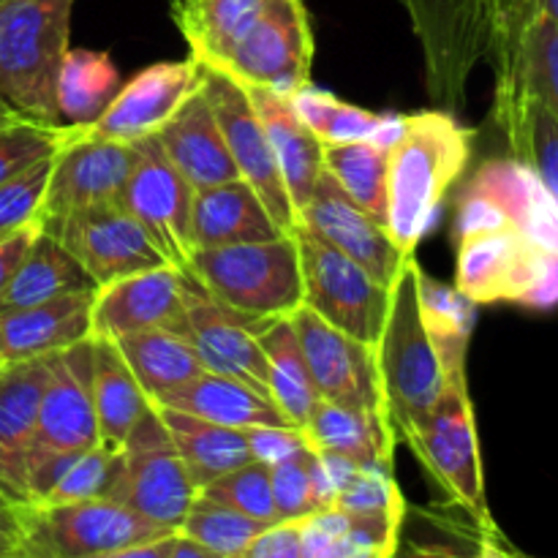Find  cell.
Returning <instances> with one entry per match:
<instances>
[{"label": "cell", "mask_w": 558, "mask_h": 558, "mask_svg": "<svg viewBox=\"0 0 558 558\" xmlns=\"http://www.w3.org/2000/svg\"><path fill=\"white\" fill-rule=\"evenodd\" d=\"M474 131L450 112L425 109L403 114L390 142L387 169V232L403 254H414L434 223L445 194L461 178Z\"/></svg>", "instance_id": "6da1fadb"}, {"label": "cell", "mask_w": 558, "mask_h": 558, "mask_svg": "<svg viewBox=\"0 0 558 558\" xmlns=\"http://www.w3.org/2000/svg\"><path fill=\"white\" fill-rule=\"evenodd\" d=\"M76 0L0 3V101L20 118L60 123L58 74L69 52Z\"/></svg>", "instance_id": "7a4b0ae2"}, {"label": "cell", "mask_w": 558, "mask_h": 558, "mask_svg": "<svg viewBox=\"0 0 558 558\" xmlns=\"http://www.w3.org/2000/svg\"><path fill=\"white\" fill-rule=\"evenodd\" d=\"M417 270L420 262L409 254L401 276L392 283L390 311L374 347L381 403L396 436L428 417L447 390L445 368L420 316Z\"/></svg>", "instance_id": "3957f363"}, {"label": "cell", "mask_w": 558, "mask_h": 558, "mask_svg": "<svg viewBox=\"0 0 558 558\" xmlns=\"http://www.w3.org/2000/svg\"><path fill=\"white\" fill-rule=\"evenodd\" d=\"M189 278L207 298L254 319H281L303 305V276L292 234L196 248Z\"/></svg>", "instance_id": "277c9868"}, {"label": "cell", "mask_w": 558, "mask_h": 558, "mask_svg": "<svg viewBox=\"0 0 558 558\" xmlns=\"http://www.w3.org/2000/svg\"><path fill=\"white\" fill-rule=\"evenodd\" d=\"M558 251L515 227L458 234V292L474 305L518 303L550 311L556 303Z\"/></svg>", "instance_id": "5b68a950"}, {"label": "cell", "mask_w": 558, "mask_h": 558, "mask_svg": "<svg viewBox=\"0 0 558 558\" xmlns=\"http://www.w3.org/2000/svg\"><path fill=\"white\" fill-rule=\"evenodd\" d=\"M403 439L452 507L472 518L483 532L499 534L485 499L483 458L466 374L447 376V390L434 412L407 430Z\"/></svg>", "instance_id": "8992f818"}, {"label": "cell", "mask_w": 558, "mask_h": 558, "mask_svg": "<svg viewBox=\"0 0 558 558\" xmlns=\"http://www.w3.org/2000/svg\"><path fill=\"white\" fill-rule=\"evenodd\" d=\"M163 529L112 499L20 507V558H85L167 537Z\"/></svg>", "instance_id": "52a82bcc"}, {"label": "cell", "mask_w": 558, "mask_h": 558, "mask_svg": "<svg viewBox=\"0 0 558 558\" xmlns=\"http://www.w3.org/2000/svg\"><path fill=\"white\" fill-rule=\"evenodd\" d=\"M303 276V305L336 330L374 349L390 311V287H381L357 262L343 256L305 227H294Z\"/></svg>", "instance_id": "ba28073f"}, {"label": "cell", "mask_w": 558, "mask_h": 558, "mask_svg": "<svg viewBox=\"0 0 558 558\" xmlns=\"http://www.w3.org/2000/svg\"><path fill=\"white\" fill-rule=\"evenodd\" d=\"M196 496L194 480L185 472L156 407H150L118 450V472L104 499L178 532Z\"/></svg>", "instance_id": "9c48e42d"}, {"label": "cell", "mask_w": 558, "mask_h": 558, "mask_svg": "<svg viewBox=\"0 0 558 558\" xmlns=\"http://www.w3.org/2000/svg\"><path fill=\"white\" fill-rule=\"evenodd\" d=\"M311 63L314 31L305 0H265L248 31L216 71H223L243 87L292 98L311 85Z\"/></svg>", "instance_id": "30bf717a"}, {"label": "cell", "mask_w": 558, "mask_h": 558, "mask_svg": "<svg viewBox=\"0 0 558 558\" xmlns=\"http://www.w3.org/2000/svg\"><path fill=\"white\" fill-rule=\"evenodd\" d=\"M515 227L558 251L556 194L515 158L483 163L458 199V234Z\"/></svg>", "instance_id": "8fae6325"}, {"label": "cell", "mask_w": 558, "mask_h": 558, "mask_svg": "<svg viewBox=\"0 0 558 558\" xmlns=\"http://www.w3.org/2000/svg\"><path fill=\"white\" fill-rule=\"evenodd\" d=\"M134 145L136 163L123 185L120 205L153 240L163 262L189 276L191 256L196 251L191 238V210H194L196 191L167 161L153 136Z\"/></svg>", "instance_id": "7c38bea8"}, {"label": "cell", "mask_w": 558, "mask_h": 558, "mask_svg": "<svg viewBox=\"0 0 558 558\" xmlns=\"http://www.w3.org/2000/svg\"><path fill=\"white\" fill-rule=\"evenodd\" d=\"M134 163L136 145L107 140L90 125H71V134L52 156L38 216L41 227L85 207L118 202Z\"/></svg>", "instance_id": "4fadbf2b"}, {"label": "cell", "mask_w": 558, "mask_h": 558, "mask_svg": "<svg viewBox=\"0 0 558 558\" xmlns=\"http://www.w3.org/2000/svg\"><path fill=\"white\" fill-rule=\"evenodd\" d=\"M202 90L210 101L240 180H245L259 194L272 221L283 232L292 234L294 227H298V213L289 202L287 185H283L281 172H278L265 125H262L259 114L251 104L248 90L223 71L205 69V65H202Z\"/></svg>", "instance_id": "5bb4252c"}, {"label": "cell", "mask_w": 558, "mask_h": 558, "mask_svg": "<svg viewBox=\"0 0 558 558\" xmlns=\"http://www.w3.org/2000/svg\"><path fill=\"white\" fill-rule=\"evenodd\" d=\"M44 229L80 262L96 287L167 265L120 199L76 210L44 223Z\"/></svg>", "instance_id": "9a60e30c"}, {"label": "cell", "mask_w": 558, "mask_h": 558, "mask_svg": "<svg viewBox=\"0 0 558 558\" xmlns=\"http://www.w3.org/2000/svg\"><path fill=\"white\" fill-rule=\"evenodd\" d=\"M98 445L93 412V352L90 338L52 354L47 385L38 401L36 434L27 452V472L41 458L58 452H85Z\"/></svg>", "instance_id": "2e32d148"}, {"label": "cell", "mask_w": 558, "mask_h": 558, "mask_svg": "<svg viewBox=\"0 0 558 558\" xmlns=\"http://www.w3.org/2000/svg\"><path fill=\"white\" fill-rule=\"evenodd\" d=\"M300 227L308 229L327 245L357 262L381 287H390L401 276L407 256L390 238L387 227L354 205L341 185L327 172L319 174L308 202L298 216Z\"/></svg>", "instance_id": "e0dca14e"}, {"label": "cell", "mask_w": 558, "mask_h": 558, "mask_svg": "<svg viewBox=\"0 0 558 558\" xmlns=\"http://www.w3.org/2000/svg\"><path fill=\"white\" fill-rule=\"evenodd\" d=\"M289 322L322 401L352 409H385L374 349L330 327L305 305L289 314Z\"/></svg>", "instance_id": "ac0fdd59"}, {"label": "cell", "mask_w": 558, "mask_h": 558, "mask_svg": "<svg viewBox=\"0 0 558 558\" xmlns=\"http://www.w3.org/2000/svg\"><path fill=\"white\" fill-rule=\"evenodd\" d=\"M272 319H254L207 298L189 278L185 314L178 336L194 347L205 371L232 376L267 398L265 352L259 347L262 327Z\"/></svg>", "instance_id": "d6986e66"}, {"label": "cell", "mask_w": 558, "mask_h": 558, "mask_svg": "<svg viewBox=\"0 0 558 558\" xmlns=\"http://www.w3.org/2000/svg\"><path fill=\"white\" fill-rule=\"evenodd\" d=\"M189 276L161 265L96 287L90 303V338L118 341L142 330L178 332L185 314Z\"/></svg>", "instance_id": "ffe728a7"}, {"label": "cell", "mask_w": 558, "mask_h": 558, "mask_svg": "<svg viewBox=\"0 0 558 558\" xmlns=\"http://www.w3.org/2000/svg\"><path fill=\"white\" fill-rule=\"evenodd\" d=\"M199 82L202 65L194 58L147 65L120 85L118 96L90 129L125 145L156 136V131L178 112L180 104L199 87Z\"/></svg>", "instance_id": "44dd1931"}, {"label": "cell", "mask_w": 558, "mask_h": 558, "mask_svg": "<svg viewBox=\"0 0 558 558\" xmlns=\"http://www.w3.org/2000/svg\"><path fill=\"white\" fill-rule=\"evenodd\" d=\"M49 365L52 354L0 363V490L20 507L27 505V452Z\"/></svg>", "instance_id": "7402d4cb"}, {"label": "cell", "mask_w": 558, "mask_h": 558, "mask_svg": "<svg viewBox=\"0 0 558 558\" xmlns=\"http://www.w3.org/2000/svg\"><path fill=\"white\" fill-rule=\"evenodd\" d=\"M425 47L434 80L445 71L447 90H461L466 71L494 47V36L474 0H403Z\"/></svg>", "instance_id": "603a6c76"}, {"label": "cell", "mask_w": 558, "mask_h": 558, "mask_svg": "<svg viewBox=\"0 0 558 558\" xmlns=\"http://www.w3.org/2000/svg\"><path fill=\"white\" fill-rule=\"evenodd\" d=\"M153 140L158 142L167 161L183 174L185 183L194 191L240 178L232 156L227 150L221 129H218L210 101H207L205 90H202V82L180 104L178 112L156 131Z\"/></svg>", "instance_id": "cb8c5ba5"}, {"label": "cell", "mask_w": 558, "mask_h": 558, "mask_svg": "<svg viewBox=\"0 0 558 558\" xmlns=\"http://www.w3.org/2000/svg\"><path fill=\"white\" fill-rule=\"evenodd\" d=\"M93 292L96 289L0 314V363L47 357L90 338Z\"/></svg>", "instance_id": "d4e9b609"}, {"label": "cell", "mask_w": 558, "mask_h": 558, "mask_svg": "<svg viewBox=\"0 0 558 558\" xmlns=\"http://www.w3.org/2000/svg\"><path fill=\"white\" fill-rule=\"evenodd\" d=\"M311 450L336 456L360 466H392L396 428L385 409H352L330 401H316L300 428Z\"/></svg>", "instance_id": "484cf974"}, {"label": "cell", "mask_w": 558, "mask_h": 558, "mask_svg": "<svg viewBox=\"0 0 558 558\" xmlns=\"http://www.w3.org/2000/svg\"><path fill=\"white\" fill-rule=\"evenodd\" d=\"M281 234L287 232L272 221L265 202L245 180L234 178L194 194V210H191L194 248L262 243Z\"/></svg>", "instance_id": "4316f807"}, {"label": "cell", "mask_w": 558, "mask_h": 558, "mask_svg": "<svg viewBox=\"0 0 558 558\" xmlns=\"http://www.w3.org/2000/svg\"><path fill=\"white\" fill-rule=\"evenodd\" d=\"M245 90H248L251 104H254L256 114L265 125L267 142H270V150L276 156L283 185H287L289 202L300 216L311 191H314V183L325 172V163H322V147L325 145L294 112L292 98L270 90H256V87H245Z\"/></svg>", "instance_id": "83f0119b"}, {"label": "cell", "mask_w": 558, "mask_h": 558, "mask_svg": "<svg viewBox=\"0 0 558 558\" xmlns=\"http://www.w3.org/2000/svg\"><path fill=\"white\" fill-rule=\"evenodd\" d=\"M153 407L178 409V412L194 414L207 423L240 430L259 428V425H276V428L292 425L278 412L270 398L251 390L248 385L232 379V376L213 374V371H202L199 376L180 385L178 390L153 401Z\"/></svg>", "instance_id": "f1b7e54d"}, {"label": "cell", "mask_w": 558, "mask_h": 558, "mask_svg": "<svg viewBox=\"0 0 558 558\" xmlns=\"http://www.w3.org/2000/svg\"><path fill=\"white\" fill-rule=\"evenodd\" d=\"M403 518L407 512H349L327 507L303 518L305 558H390Z\"/></svg>", "instance_id": "f546056e"}, {"label": "cell", "mask_w": 558, "mask_h": 558, "mask_svg": "<svg viewBox=\"0 0 558 558\" xmlns=\"http://www.w3.org/2000/svg\"><path fill=\"white\" fill-rule=\"evenodd\" d=\"M156 412L167 428L169 439H172L174 450H178L180 461H183L185 472L194 480L196 490L229 474L232 469L254 461L245 430L207 423V420L169 407H156Z\"/></svg>", "instance_id": "4dcf8cb0"}, {"label": "cell", "mask_w": 558, "mask_h": 558, "mask_svg": "<svg viewBox=\"0 0 558 558\" xmlns=\"http://www.w3.org/2000/svg\"><path fill=\"white\" fill-rule=\"evenodd\" d=\"M93 352V412L98 445L118 452L142 414L153 407L112 341L90 338Z\"/></svg>", "instance_id": "1f68e13d"}, {"label": "cell", "mask_w": 558, "mask_h": 558, "mask_svg": "<svg viewBox=\"0 0 558 558\" xmlns=\"http://www.w3.org/2000/svg\"><path fill=\"white\" fill-rule=\"evenodd\" d=\"M90 289H96V283L82 270L80 262L41 227L0 298V314L49 303L65 294L90 292Z\"/></svg>", "instance_id": "d6a6232c"}, {"label": "cell", "mask_w": 558, "mask_h": 558, "mask_svg": "<svg viewBox=\"0 0 558 558\" xmlns=\"http://www.w3.org/2000/svg\"><path fill=\"white\" fill-rule=\"evenodd\" d=\"M265 0H174L172 20L189 44V58L221 69Z\"/></svg>", "instance_id": "836d02e7"}, {"label": "cell", "mask_w": 558, "mask_h": 558, "mask_svg": "<svg viewBox=\"0 0 558 558\" xmlns=\"http://www.w3.org/2000/svg\"><path fill=\"white\" fill-rule=\"evenodd\" d=\"M496 123L510 140L512 158L526 163L558 194V112L521 93H496Z\"/></svg>", "instance_id": "e575fe53"}, {"label": "cell", "mask_w": 558, "mask_h": 558, "mask_svg": "<svg viewBox=\"0 0 558 558\" xmlns=\"http://www.w3.org/2000/svg\"><path fill=\"white\" fill-rule=\"evenodd\" d=\"M123 354L125 365L131 368L134 379L140 381L142 392L158 401L167 392L178 390L180 385L191 381L205 371L202 360L196 357L194 347L183 336L172 330H142L112 341Z\"/></svg>", "instance_id": "d590c367"}, {"label": "cell", "mask_w": 558, "mask_h": 558, "mask_svg": "<svg viewBox=\"0 0 558 558\" xmlns=\"http://www.w3.org/2000/svg\"><path fill=\"white\" fill-rule=\"evenodd\" d=\"M259 347L265 352L267 398L276 403L278 412L294 428H303V423L308 420L311 409L319 401V396L314 390L303 349H300V341L294 336V327L289 322V316L272 319L262 327Z\"/></svg>", "instance_id": "8d00e7d4"}, {"label": "cell", "mask_w": 558, "mask_h": 558, "mask_svg": "<svg viewBox=\"0 0 558 558\" xmlns=\"http://www.w3.org/2000/svg\"><path fill=\"white\" fill-rule=\"evenodd\" d=\"M417 305L445 376L466 374V354L477 305L466 294L458 292V287L430 278L423 267L417 270Z\"/></svg>", "instance_id": "74e56055"}, {"label": "cell", "mask_w": 558, "mask_h": 558, "mask_svg": "<svg viewBox=\"0 0 558 558\" xmlns=\"http://www.w3.org/2000/svg\"><path fill=\"white\" fill-rule=\"evenodd\" d=\"M120 74L109 52L71 49L58 74V114L63 125H93L120 90Z\"/></svg>", "instance_id": "f35d334b"}, {"label": "cell", "mask_w": 558, "mask_h": 558, "mask_svg": "<svg viewBox=\"0 0 558 558\" xmlns=\"http://www.w3.org/2000/svg\"><path fill=\"white\" fill-rule=\"evenodd\" d=\"M294 112L319 136L322 145L376 140L390 145L401 125V114H376L371 109L341 101L332 93L308 85L292 96Z\"/></svg>", "instance_id": "ab89813d"}, {"label": "cell", "mask_w": 558, "mask_h": 558, "mask_svg": "<svg viewBox=\"0 0 558 558\" xmlns=\"http://www.w3.org/2000/svg\"><path fill=\"white\" fill-rule=\"evenodd\" d=\"M325 172L341 185L343 194L368 216L387 227V169L390 145L376 140L338 142L322 147Z\"/></svg>", "instance_id": "60d3db41"}, {"label": "cell", "mask_w": 558, "mask_h": 558, "mask_svg": "<svg viewBox=\"0 0 558 558\" xmlns=\"http://www.w3.org/2000/svg\"><path fill=\"white\" fill-rule=\"evenodd\" d=\"M425 521L434 526L436 537H407L398 534L390 558H512L501 548L499 534H488L474 521L458 523L450 515L425 512Z\"/></svg>", "instance_id": "b9f144b4"}, {"label": "cell", "mask_w": 558, "mask_h": 558, "mask_svg": "<svg viewBox=\"0 0 558 558\" xmlns=\"http://www.w3.org/2000/svg\"><path fill=\"white\" fill-rule=\"evenodd\" d=\"M265 526L267 523L254 521V518L243 515V512L232 510L227 505H218V501L199 494L194 505L189 507V512H185L183 523L178 526V534L194 539V543L213 550V554L238 558Z\"/></svg>", "instance_id": "7bdbcfd3"}, {"label": "cell", "mask_w": 558, "mask_h": 558, "mask_svg": "<svg viewBox=\"0 0 558 558\" xmlns=\"http://www.w3.org/2000/svg\"><path fill=\"white\" fill-rule=\"evenodd\" d=\"M207 499L227 505L232 510L243 512V515L254 518L259 523H278L276 501H272L270 488V466L259 461H248L243 466L232 469L223 477L213 480L210 485L199 490Z\"/></svg>", "instance_id": "ee69618b"}, {"label": "cell", "mask_w": 558, "mask_h": 558, "mask_svg": "<svg viewBox=\"0 0 558 558\" xmlns=\"http://www.w3.org/2000/svg\"><path fill=\"white\" fill-rule=\"evenodd\" d=\"M71 125L36 123V120L20 118L0 129V183L20 174L22 169L54 156Z\"/></svg>", "instance_id": "f6af8a7d"}, {"label": "cell", "mask_w": 558, "mask_h": 558, "mask_svg": "<svg viewBox=\"0 0 558 558\" xmlns=\"http://www.w3.org/2000/svg\"><path fill=\"white\" fill-rule=\"evenodd\" d=\"M114 472H118V452L107 450V447L96 445L90 450L80 452L65 469L60 483L54 485L52 494L38 505H63V501H85L98 499L107 494L112 485Z\"/></svg>", "instance_id": "bcb514c9"}, {"label": "cell", "mask_w": 558, "mask_h": 558, "mask_svg": "<svg viewBox=\"0 0 558 558\" xmlns=\"http://www.w3.org/2000/svg\"><path fill=\"white\" fill-rule=\"evenodd\" d=\"M49 169H52V156L0 183V238L38 221L44 194H47Z\"/></svg>", "instance_id": "7dc6e473"}, {"label": "cell", "mask_w": 558, "mask_h": 558, "mask_svg": "<svg viewBox=\"0 0 558 558\" xmlns=\"http://www.w3.org/2000/svg\"><path fill=\"white\" fill-rule=\"evenodd\" d=\"M311 452L314 450L270 466V488L278 521H303V518L319 512L314 477H311Z\"/></svg>", "instance_id": "c3c4849f"}, {"label": "cell", "mask_w": 558, "mask_h": 558, "mask_svg": "<svg viewBox=\"0 0 558 558\" xmlns=\"http://www.w3.org/2000/svg\"><path fill=\"white\" fill-rule=\"evenodd\" d=\"M245 439H248L251 458L265 463V466H278V463L292 461V458L305 456L311 450L305 434L294 425H287V428L259 425V428L245 430Z\"/></svg>", "instance_id": "681fc988"}, {"label": "cell", "mask_w": 558, "mask_h": 558, "mask_svg": "<svg viewBox=\"0 0 558 558\" xmlns=\"http://www.w3.org/2000/svg\"><path fill=\"white\" fill-rule=\"evenodd\" d=\"M238 558H305L303 521L270 523Z\"/></svg>", "instance_id": "f907efd6"}, {"label": "cell", "mask_w": 558, "mask_h": 558, "mask_svg": "<svg viewBox=\"0 0 558 558\" xmlns=\"http://www.w3.org/2000/svg\"><path fill=\"white\" fill-rule=\"evenodd\" d=\"M494 36V49L521 27L529 14V0H474Z\"/></svg>", "instance_id": "816d5d0a"}, {"label": "cell", "mask_w": 558, "mask_h": 558, "mask_svg": "<svg viewBox=\"0 0 558 558\" xmlns=\"http://www.w3.org/2000/svg\"><path fill=\"white\" fill-rule=\"evenodd\" d=\"M38 232H41V223L36 221L0 238V298H3L5 287L11 283L22 256L27 254V248H31V243L36 240Z\"/></svg>", "instance_id": "f5cc1de1"}, {"label": "cell", "mask_w": 558, "mask_h": 558, "mask_svg": "<svg viewBox=\"0 0 558 558\" xmlns=\"http://www.w3.org/2000/svg\"><path fill=\"white\" fill-rule=\"evenodd\" d=\"M0 556L20 558V505L0 490Z\"/></svg>", "instance_id": "db71d44e"}, {"label": "cell", "mask_w": 558, "mask_h": 558, "mask_svg": "<svg viewBox=\"0 0 558 558\" xmlns=\"http://www.w3.org/2000/svg\"><path fill=\"white\" fill-rule=\"evenodd\" d=\"M172 543H174V532L167 534V537L150 539V543L129 545V548L107 550V554H96L85 558H169V554H172Z\"/></svg>", "instance_id": "11a10c76"}, {"label": "cell", "mask_w": 558, "mask_h": 558, "mask_svg": "<svg viewBox=\"0 0 558 558\" xmlns=\"http://www.w3.org/2000/svg\"><path fill=\"white\" fill-rule=\"evenodd\" d=\"M169 558H223L218 554H213V550L202 548L199 543H194V539L183 537V534L174 532V543H172V554Z\"/></svg>", "instance_id": "9f6ffc18"}, {"label": "cell", "mask_w": 558, "mask_h": 558, "mask_svg": "<svg viewBox=\"0 0 558 558\" xmlns=\"http://www.w3.org/2000/svg\"><path fill=\"white\" fill-rule=\"evenodd\" d=\"M529 14L556 16L558 20V0H529Z\"/></svg>", "instance_id": "6f0895ef"}, {"label": "cell", "mask_w": 558, "mask_h": 558, "mask_svg": "<svg viewBox=\"0 0 558 558\" xmlns=\"http://www.w3.org/2000/svg\"><path fill=\"white\" fill-rule=\"evenodd\" d=\"M14 120H20V114H16L14 109L5 107V104L0 101V129H3V125H9V123H14Z\"/></svg>", "instance_id": "680465c9"}, {"label": "cell", "mask_w": 558, "mask_h": 558, "mask_svg": "<svg viewBox=\"0 0 558 558\" xmlns=\"http://www.w3.org/2000/svg\"><path fill=\"white\" fill-rule=\"evenodd\" d=\"M0 558H14V556H0Z\"/></svg>", "instance_id": "91938a15"}, {"label": "cell", "mask_w": 558, "mask_h": 558, "mask_svg": "<svg viewBox=\"0 0 558 558\" xmlns=\"http://www.w3.org/2000/svg\"><path fill=\"white\" fill-rule=\"evenodd\" d=\"M0 3H5V0H0Z\"/></svg>", "instance_id": "94428289"}]
</instances>
